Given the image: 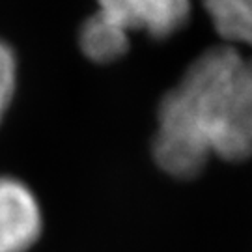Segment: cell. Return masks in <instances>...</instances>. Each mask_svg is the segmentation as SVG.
I'll return each mask as SVG.
<instances>
[{
	"label": "cell",
	"mask_w": 252,
	"mask_h": 252,
	"mask_svg": "<svg viewBox=\"0 0 252 252\" xmlns=\"http://www.w3.org/2000/svg\"><path fill=\"white\" fill-rule=\"evenodd\" d=\"M17 88V56L15 51L0 39V124L8 112Z\"/></svg>",
	"instance_id": "cell-6"
},
{
	"label": "cell",
	"mask_w": 252,
	"mask_h": 252,
	"mask_svg": "<svg viewBox=\"0 0 252 252\" xmlns=\"http://www.w3.org/2000/svg\"><path fill=\"white\" fill-rule=\"evenodd\" d=\"M153 159L162 172L190 180L211 157H252V56L211 47L194 58L157 108Z\"/></svg>",
	"instance_id": "cell-1"
},
{
	"label": "cell",
	"mask_w": 252,
	"mask_h": 252,
	"mask_svg": "<svg viewBox=\"0 0 252 252\" xmlns=\"http://www.w3.org/2000/svg\"><path fill=\"white\" fill-rule=\"evenodd\" d=\"M43 232V211L25 181L0 176V252H28Z\"/></svg>",
	"instance_id": "cell-2"
},
{
	"label": "cell",
	"mask_w": 252,
	"mask_h": 252,
	"mask_svg": "<svg viewBox=\"0 0 252 252\" xmlns=\"http://www.w3.org/2000/svg\"><path fill=\"white\" fill-rule=\"evenodd\" d=\"M79 45L82 54L92 62H116L129 51V32L105 11L97 9V13L82 23Z\"/></svg>",
	"instance_id": "cell-4"
},
{
	"label": "cell",
	"mask_w": 252,
	"mask_h": 252,
	"mask_svg": "<svg viewBox=\"0 0 252 252\" xmlns=\"http://www.w3.org/2000/svg\"><path fill=\"white\" fill-rule=\"evenodd\" d=\"M219 36L252 49V0H202Z\"/></svg>",
	"instance_id": "cell-5"
},
{
	"label": "cell",
	"mask_w": 252,
	"mask_h": 252,
	"mask_svg": "<svg viewBox=\"0 0 252 252\" xmlns=\"http://www.w3.org/2000/svg\"><path fill=\"white\" fill-rule=\"evenodd\" d=\"M99 9L127 32L142 30L153 39H166L189 23L190 0H97Z\"/></svg>",
	"instance_id": "cell-3"
}]
</instances>
